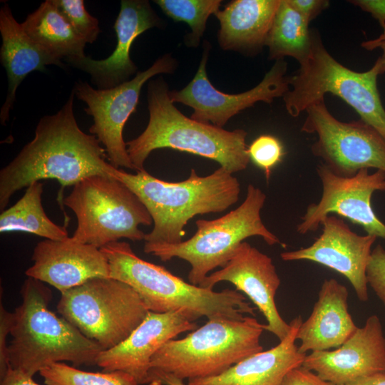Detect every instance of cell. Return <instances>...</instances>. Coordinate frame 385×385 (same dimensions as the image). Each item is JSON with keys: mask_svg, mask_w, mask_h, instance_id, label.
Wrapping results in <instances>:
<instances>
[{"mask_svg": "<svg viewBox=\"0 0 385 385\" xmlns=\"http://www.w3.org/2000/svg\"><path fill=\"white\" fill-rule=\"evenodd\" d=\"M361 46L367 50H373L376 48H381V55L377 58L374 66L378 71L379 74L385 73V41H376L374 39L362 42Z\"/></svg>", "mask_w": 385, "mask_h": 385, "instance_id": "obj_39", "label": "cell"}, {"mask_svg": "<svg viewBox=\"0 0 385 385\" xmlns=\"http://www.w3.org/2000/svg\"><path fill=\"white\" fill-rule=\"evenodd\" d=\"M197 328V324L190 321L183 312H149L141 324L123 342L100 353L97 366L105 371L125 372L140 384H145L153 356L167 342Z\"/></svg>", "mask_w": 385, "mask_h": 385, "instance_id": "obj_18", "label": "cell"}, {"mask_svg": "<svg viewBox=\"0 0 385 385\" xmlns=\"http://www.w3.org/2000/svg\"><path fill=\"white\" fill-rule=\"evenodd\" d=\"M39 374L46 385H140L123 371H86L63 362L50 364Z\"/></svg>", "mask_w": 385, "mask_h": 385, "instance_id": "obj_29", "label": "cell"}, {"mask_svg": "<svg viewBox=\"0 0 385 385\" xmlns=\"http://www.w3.org/2000/svg\"><path fill=\"white\" fill-rule=\"evenodd\" d=\"M65 19L74 31L86 42L93 43L101 29L98 20L86 9L83 0H55Z\"/></svg>", "mask_w": 385, "mask_h": 385, "instance_id": "obj_30", "label": "cell"}, {"mask_svg": "<svg viewBox=\"0 0 385 385\" xmlns=\"http://www.w3.org/2000/svg\"><path fill=\"white\" fill-rule=\"evenodd\" d=\"M265 194L252 184L237 208L214 220L195 222L197 230L188 240L176 244L145 245L144 252L167 262L177 257L190 265L188 281L199 286L217 267H223L238 246L248 237L259 236L269 245H286L262 222Z\"/></svg>", "mask_w": 385, "mask_h": 385, "instance_id": "obj_7", "label": "cell"}, {"mask_svg": "<svg viewBox=\"0 0 385 385\" xmlns=\"http://www.w3.org/2000/svg\"><path fill=\"white\" fill-rule=\"evenodd\" d=\"M308 22L287 0H280L265 41L269 59L282 60L291 56L302 61L309 54L312 31Z\"/></svg>", "mask_w": 385, "mask_h": 385, "instance_id": "obj_27", "label": "cell"}, {"mask_svg": "<svg viewBox=\"0 0 385 385\" xmlns=\"http://www.w3.org/2000/svg\"><path fill=\"white\" fill-rule=\"evenodd\" d=\"M316 170L322 183V196L318 202L307 206L297 232H316L327 216L336 213L361 226L367 235L385 240V224L371 206L373 193L385 192V172L369 173V169H362L354 176L341 177L322 163Z\"/></svg>", "mask_w": 385, "mask_h": 385, "instance_id": "obj_13", "label": "cell"}, {"mask_svg": "<svg viewBox=\"0 0 385 385\" xmlns=\"http://www.w3.org/2000/svg\"><path fill=\"white\" fill-rule=\"evenodd\" d=\"M113 176L129 188L143 202L153 223L145 245L176 244L183 241L184 227L197 215L223 212L240 197V184L232 173L220 167L200 176L195 169L180 182H167L146 170L130 173L115 168Z\"/></svg>", "mask_w": 385, "mask_h": 385, "instance_id": "obj_2", "label": "cell"}, {"mask_svg": "<svg viewBox=\"0 0 385 385\" xmlns=\"http://www.w3.org/2000/svg\"><path fill=\"white\" fill-rule=\"evenodd\" d=\"M202 58L192 80L180 91H169L171 101L191 107L190 118L195 120L222 128L235 115L258 101L270 103L284 96L289 89V76L286 75L287 63L277 60L262 81L253 88L238 94L217 90L209 81L206 63L210 44L205 41Z\"/></svg>", "mask_w": 385, "mask_h": 385, "instance_id": "obj_14", "label": "cell"}, {"mask_svg": "<svg viewBox=\"0 0 385 385\" xmlns=\"http://www.w3.org/2000/svg\"><path fill=\"white\" fill-rule=\"evenodd\" d=\"M63 204L77 219L73 240L98 248L125 238L144 240L152 217L140 198L113 176L92 175L73 186Z\"/></svg>", "mask_w": 385, "mask_h": 385, "instance_id": "obj_9", "label": "cell"}, {"mask_svg": "<svg viewBox=\"0 0 385 385\" xmlns=\"http://www.w3.org/2000/svg\"><path fill=\"white\" fill-rule=\"evenodd\" d=\"M232 283L238 292H243L264 315L265 331L284 339L290 324L281 317L275 304V294L280 278L272 260L247 242L236 249L229 262L220 270L210 274L199 285L213 289L220 282Z\"/></svg>", "mask_w": 385, "mask_h": 385, "instance_id": "obj_16", "label": "cell"}, {"mask_svg": "<svg viewBox=\"0 0 385 385\" xmlns=\"http://www.w3.org/2000/svg\"><path fill=\"white\" fill-rule=\"evenodd\" d=\"M43 191V183L34 182L26 188L20 200L3 210L0 215L1 233L23 232L52 240L68 238L66 228L54 223L45 212Z\"/></svg>", "mask_w": 385, "mask_h": 385, "instance_id": "obj_26", "label": "cell"}, {"mask_svg": "<svg viewBox=\"0 0 385 385\" xmlns=\"http://www.w3.org/2000/svg\"><path fill=\"white\" fill-rule=\"evenodd\" d=\"M148 385H188L184 380L174 375L156 370H150L147 380Z\"/></svg>", "mask_w": 385, "mask_h": 385, "instance_id": "obj_38", "label": "cell"}, {"mask_svg": "<svg viewBox=\"0 0 385 385\" xmlns=\"http://www.w3.org/2000/svg\"><path fill=\"white\" fill-rule=\"evenodd\" d=\"M177 66L176 60L167 53L148 69L138 72L132 79L111 88H94L81 81L75 83V95L86 103L84 111L93 120L89 132L103 144L108 160L115 168L135 171L123 131L130 115L135 111L143 86L155 75L174 72Z\"/></svg>", "mask_w": 385, "mask_h": 385, "instance_id": "obj_12", "label": "cell"}, {"mask_svg": "<svg viewBox=\"0 0 385 385\" xmlns=\"http://www.w3.org/2000/svg\"><path fill=\"white\" fill-rule=\"evenodd\" d=\"M299 65L297 73L289 76V89L283 96L290 115L297 117L331 93L351 106L361 120L385 139V109L377 88L379 74L375 66L364 72L345 67L327 51L318 32L313 31L309 53Z\"/></svg>", "mask_w": 385, "mask_h": 385, "instance_id": "obj_8", "label": "cell"}, {"mask_svg": "<svg viewBox=\"0 0 385 385\" xmlns=\"http://www.w3.org/2000/svg\"><path fill=\"white\" fill-rule=\"evenodd\" d=\"M29 38L59 60L86 56V42L60 12L55 0H46L21 23Z\"/></svg>", "mask_w": 385, "mask_h": 385, "instance_id": "obj_25", "label": "cell"}, {"mask_svg": "<svg viewBox=\"0 0 385 385\" xmlns=\"http://www.w3.org/2000/svg\"><path fill=\"white\" fill-rule=\"evenodd\" d=\"M162 25L161 19L147 0H122L120 9L114 24L117 45L106 58L92 59L86 56L66 59L91 76L98 89L115 87L129 81L137 71V66L130 57L135 39L145 31Z\"/></svg>", "mask_w": 385, "mask_h": 385, "instance_id": "obj_20", "label": "cell"}, {"mask_svg": "<svg viewBox=\"0 0 385 385\" xmlns=\"http://www.w3.org/2000/svg\"><path fill=\"white\" fill-rule=\"evenodd\" d=\"M366 279L368 284L385 306V248L380 244L371 251Z\"/></svg>", "mask_w": 385, "mask_h": 385, "instance_id": "obj_32", "label": "cell"}, {"mask_svg": "<svg viewBox=\"0 0 385 385\" xmlns=\"http://www.w3.org/2000/svg\"><path fill=\"white\" fill-rule=\"evenodd\" d=\"M149 121L144 131L126 142L135 172L155 149L171 148L211 159L231 173L244 170L250 160L247 132L229 131L184 115L169 96L166 82L158 78L148 85Z\"/></svg>", "mask_w": 385, "mask_h": 385, "instance_id": "obj_3", "label": "cell"}, {"mask_svg": "<svg viewBox=\"0 0 385 385\" xmlns=\"http://www.w3.org/2000/svg\"><path fill=\"white\" fill-rule=\"evenodd\" d=\"M14 320L13 312H9L1 302L0 305V378L6 374L9 366L6 337L11 334Z\"/></svg>", "mask_w": 385, "mask_h": 385, "instance_id": "obj_33", "label": "cell"}, {"mask_svg": "<svg viewBox=\"0 0 385 385\" xmlns=\"http://www.w3.org/2000/svg\"><path fill=\"white\" fill-rule=\"evenodd\" d=\"M320 235L309 247L283 252L284 261H312L344 276L353 287L358 299L366 302V269L371 247L376 237L353 232L347 224L333 215L322 221Z\"/></svg>", "mask_w": 385, "mask_h": 385, "instance_id": "obj_15", "label": "cell"}, {"mask_svg": "<svg viewBox=\"0 0 385 385\" xmlns=\"http://www.w3.org/2000/svg\"><path fill=\"white\" fill-rule=\"evenodd\" d=\"M264 324L245 316L212 319L182 339L167 342L153 356L150 369L185 380L217 376L245 358L263 351Z\"/></svg>", "mask_w": 385, "mask_h": 385, "instance_id": "obj_6", "label": "cell"}, {"mask_svg": "<svg viewBox=\"0 0 385 385\" xmlns=\"http://www.w3.org/2000/svg\"><path fill=\"white\" fill-rule=\"evenodd\" d=\"M164 14L175 21H184L191 32L185 36L188 47H197L203 36L207 19L220 10L221 0H155Z\"/></svg>", "mask_w": 385, "mask_h": 385, "instance_id": "obj_28", "label": "cell"}, {"mask_svg": "<svg viewBox=\"0 0 385 385\" xmlns=\"http://www.w3.org/2000/svg\"><path fill=\"white\" fill-rule=\"evenodd\" d=\"M349 2L369 13L379 21L383 32L374 40L385 41V0H351Z\"/></svg>", "mask_w": 385, "mask_h": 385, "instance_id": "obj_35", "label": "cell"}, {"mask_svg": "<svg viewBox=\"0 0 385 385\" xmlns=\"http://www.w3.org/2000/svg\"><path fill=\"white\" fill-rule=\"evenodd\" d=\"M349 292L334 278L325 279L308 319L297 334L298 350L307 354L338 348L357 329L348 310Z\"/></svg>", "mask_w": 385, "mask_h": 385, "instance_id": "obj_22", "label": "cell"}, {"mask_svg": "<svg viewBox=\"0 0 385 385\" xmlns=\"http://www.w3.org/2000/svg\"><path fill=\"white\" fill-rule=\"evenodd\" d=\"M282 385H334L302 366L290 371Z\"/></svg>", "mask_w": 385, "mask_h": 385, "instance_id": "obj_34", "label": "cell"}, {"mask_svg": "<svg viewBox=\"0 0 385 385\" xmlns=\"http://www.w3.org/2000/svg\"><path fill=\"white\" fill-rule=\"evenodd\" d=\"M287 1L308 22L315 19L329 5L327 0H287Z\"/></svg>", "mask_w": 385, "mask_h": 385, "instance_id": "obj_36", "label": "cell"}, {"mask_svg": "<svg viewBox=\"0 0 385 385\" xmlns=\"http://www.w3.org/2000/svg\"><path fill=\"white\" fill-rule=\"evenodd\" d=\"M33 265L25 274L56 288L61 293L95 277H110V267L102 250L68 237L44 239L35 246Z\"/></svg>", "mask_w": 385, "mask_h": 385, "instance_id": "obj_19", "label": "cell"}, {"mask_svg": "<svg viewBox=\"0 0 385 385\" xmlns=\"http://www.w3.org/2000/svg\"><path fill=\"white\" fill-rule=\"evenodd\" d=\"M20 293L22 302L13 312L11 340L8 345L10 366L33 377L53 363L97 365L102 349L49 309L52 292L43 282L27 277Z\"/></svg>", "mask_w": 385, "mask_h": 385, "instance_id": "obj_5", "label": "cell"}, {"mask_svg": "<svg viewBox=\"0 0 385 385\" xmlns=\"http://www.w3.org/2000/svg\"><path fill=\"white\" fill-rule=\"evenodd\" d=\"M72 91L55 114L42 117L34 138L0 170V210L12 195L34 182L53 179L62 189L96 175L113 176L114 169L98 138L83 132L73 112Z\"/></svg>", "mask_w": 385, "mask_h": 385, "instance_id": "obj_1", "label": "cell"}, {"mask_svg": "<svg viewBox=\"0 0 385 385\" xmlns=\"http://www.w3.org/2000/svg\"><path fill=\"white\" fill-rule=\"evenodd\" d=\"M57 311L102 349L123 342L149 311L129 284L95 277L61 293Z\"/></svg>", "mask_w": 385, "mask_h": 385, "instance_id": "obj_10", "label": "cell"}, {"mask_svg": "<svg viewBox=\"0 0 385 385\" xmlns=\"http://www.w3.org/2000/svg\"><path fill=\"white\" fill-rule=\"evenodd\" d=\"M305 111L301 130L316 134L312 153L333 173L351 177L362 169L385 172V139L372 126L361 119L339 120L328 111L324 99Z\"/></svg>", "mask_w": 385, "mask_h": 385, "instance_id": "obj_11", "label": "cell"}, {"mask_svg": "<svg viewBox=\"0 0 385 385\" xmlns=\"http://www.w3.org/2000/svg\"><path fill=\"white\" fill-rule=\"evenodd\" d=\"M0 33L2 38L0 58L8 78L7 95L0 111L1 123L5 125L16 100V90L26 76L35 71H43L48 65L63 68L64 64L29 38L21 24L14 17L8 4L0 9Z\"/></svg>", "mask_w": 385, "mask_h": 385, "instance_id": "obj_23", "label": "cell"}, {"mask_svg": "<svg viewBox=\"0 0 385 385\" xmlns=\"http://www.w3.org/2000/svg\"><path fill=\"white\" fill-rule=\"evenodd\" d=\"M110 267V277L129 284L149 312H183L195 322L208 319H240L255 317V307L236 289L220 292L187 282L164 267L140 258L126 242H115L102 248Z\"/></svg>", "mask_w": 385, "mask_h": 385, "instance_id": "obj_4", "label": "cell"}, {"mask_svg": "<svg viewBox=\"0 0 385 385\" xmlns=\"http://www.w3.org/2000/svg\"><path fill=\"white\" fill-rule=\"evenodd\" d=\"M302 366L334 385L385 373V337L379 317H368L365 324L336 349L307 354Z\"/></svg>", "mask_w": 385, "mask_h": 385, "instance_id": "obj_17", "label": "cell"}, {"mask_svg": "<svg viewBox=\"0 0 385 385\" xmlns=\"http://www.w3.org/2000/svg\"><path fill=\"white\" fill-rule=\"evenodd\" d=\"M0 385H40L37 384L33 377L22 372L21 371L9 368L2 378Z\"/></svg>", "mask_w": 385, "mask_h": 385, "instance_id": "obj_37", "label": "cell"}, {"mask_svg": "<svg viewBox=\"0 0 385 385\" xmlns=\"http://www.w3.org/2000/svg\"><path fill=\"white\" fill-rule=\"evenodd\" d=\"M347 385H385V373H378L363 377Z\"/></svg>", "mask_w": 385, "mask_h": 385, "instance_id": "obj_40", "label": "cell"}, {"mask_svg": "<svg viewBox=\"0 0 385 385\" xmlns=\"http://www.w3.org/2000/svg\"><path fill=\"white\" fill-rule=\"evenodd\" d=\"M302 323L300 316L293 319L287 337L270 349L252 354L219 375L189 379L187 384L282 385L286 375L301 366L307 355L295 344Z\"/></svg>", "mask_w": 385, "mask_h": 385, "instance_id": "obj_21", "label": "cell"}, {"mask_svg": "<svg viewBox=\"0 0 385 385\" xmlns=\"http://www.w3.org/2000/svg\"><path fill=\"white\" fill-rule=\"evenodd\" d=\"M280 0H234L215 15L223 50L257 53L264 46Z\"/></svg>", "mask_w": 385, "mask_h": 385, "instance_id": "obj_24", "label": "cell"}, {"mask_svg": "<svg viewBox=\"0 0 385 385\" xmlns=\"http://www.w3.org/2000/svg\"><path fill=\"white\" fill-rule=\"evenodd\" d=\"M250 160L265 175L269 181L272 169L282 160L284 155L281 141L274 135L265 134L255 139L247 147Z\"/></svg>", "mask_w": 385, "mask_h": 385, "instance_id": "obj_31", "label": "cell"}]
</instances>
